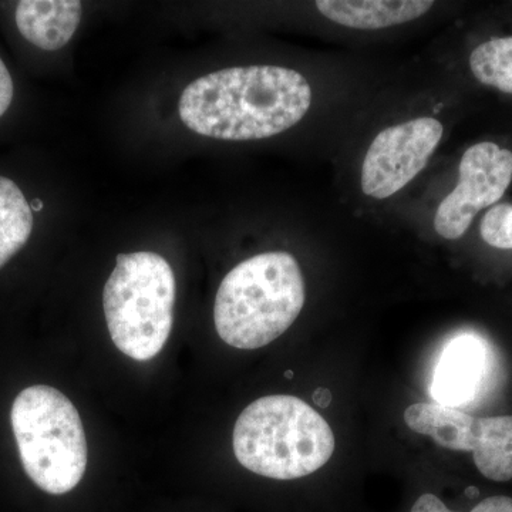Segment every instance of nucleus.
Masks as SVG:
<instances>
[{
	"instance_id": "obj_13",
	"label": "nucleus",
	"mask_w": 512,
	"mask_h": 512,
	"mask_svg": "<svg viewBox=\"0 0 512 512\" xmlns=\"http://www.w3.org/2000/svg\"><path fill=\"white\" fill-rule=\"evenodd\" d=\"M33 231L32 207L22 190L0 177V268L25 247Z\"/></svg>"
},
{
	"instance_id": "obj_18",
	"label": "nucleus",
	"mask_w": 512,
	"mask_h": 512,
	"mask_svg": "<svg viewBox=\"0 0 512 512\" xmlns=\"http://www.w3.org/2000/svg\"><path fill=\"white\" fill-rule=\"evenodd\" d=\"M320 393H322V396L313 397V399H315V403L320 404V406H322V407L328 406V404L330 402V393L328 392V390H325V389H320Z\"/></svg>"
},
{
	"instance_id": "obj_1",
	"label": "nucleus",
	"mask_w": 512,
	"mask_h": 512,
	"mask_svg": "<svg viewBox=\"0 0 512 512\" xmlns=\"http://www.w3.org/2000/svg\"><path fill=\"white\" fill-rule=\"evenodd\" d=\"M312 104L303 74L281 66L231 67L185 87L181 121L200 136L254 141L278 136L299 123Z\"/></svg>"
},
{
	"instance_id": "obj_4",
	"label": "nucleus",
	"mask_w": 512,
	"mask_h": 512,
	"mask_svg": "<svg viewBox=\"0 0 512 512\" xmlns=\"http://www.w3.org/2000/svg\"><path fill=\"white\" fill-rule=\"evenodd\" d=\"M23 470L47 494L63 495L83 480L87 439L80 414L59 390L35 384L20 392L10 412Z\"/></svg>"
},
{
	"instance_id": "obj_9",
	"label": "nucleus",
	"mask_w": 512,
	"mask_h": 512,
	"mask_svg": "<svg viewBox=\"0 0 512 512\" xmlns=\"http://www.w3.org/2000/svg\"><path fill=\"white\" fill-rule=\"evenodd\" d=\"M82 18L77 0H23L16 8L19 32L32 45L55 52L70 42Z\"/></svg>"
},
{
	"instance_id": "obj_15",
	"label": "nucleus",
	"mask_w": 512,
	"mask_h": 512,
	"mask_svg": "<svg viewBox=\"0 0 512 512\" xmlns=\"http://www.w3.org/2000/svg\"><path fill=\"white\" fill-rule=\"evenodd\" d=\"M480 234L490 247L512 249V205L497 204L485 212Z\"/></svg>"
},
{
	"instance_id": "obj_12",
	"label": "nucleus",
	"mask_w": 512,
	"mask_h": 512,
	"mask_svg": "<svg viewBox=\"0 0 512 512\" xmlns=\"http://www.w3.org/2000/svg\"><path fill=\"white\" fill-rule=\"evenodd\" d=\"M473 460L481 474L495 483L512 478V416L477 417Z\"/></svg>"
},
{
	"instance_id": "obj_2",
	"label": "nucleus",
	"mask_w": 512,
	"mask_h": 512,
	"mask_svg": "<svg viewBox=\"0 0 512 512\" xmlns=\"http://www.w3.org/2000/svg\"><path fill=\"white\" fill-rule=\"evenodd\" d=\"M305 299V279L295 256L282 251L255 255L221 282L215 329L232 348L261 349L291 328Z\"/></svg>"
},
{
	"instance_id": "obj_7",
	"label": "nucleus",
	"mask_w": 512,
	"mask_h": 512,
	"mask_svg": "<svg viewBox=\"0 0 512 512\" xmlns=\"http://www.w3.org/2000/svg\"><path fill=\"white\" fill-rule=\"evenodd\" d=\"M458 174L457 187L440 202L433 221L448 241L464 237L478 212L504 197L512 181V151L488 141L474 144L461 157Z\"/></svg>"
},
{
	"instance_id": "obj_11",
	"label": "nucleus",
	"mask_w": 512,
	"mask_h": 512,
	"mask_svg": "<svg viewBox=\"0 0 512 512\" xmlns=\"http://www.w3.org/2000/svg\"><path fill=\"white\" fill-rule=\"evenodd\" d=\"M404 421L414 433L433 439L451 451H473L477 417L437 403H417L407 407Z\"/></svg>"
},
{
	"instance_id": "obj_14",
	"label": "nucleus",
	"mask_w": 512,
	"mask_h": 512,
	"mask_svg": "<svg viewBox=\"0 0 512 512\" xmlns=\"http://www.w3.org/2000/svg\"><path fill=\"white\" fill-rule=\"evenodd\" d=\"M470 69L484 86L512 94V36L493 37L470 56Z\"/></svg>"
},
{
	"instance_id": "obj_17",
	"label": "nucleus",
	"mask_w": 512,
	"mask_h": 512,
	"mask_svg": "<svg viewBox=\"0 0 512 512\" xmlns=\"http://www.w3.org/2000/svg\"><path fill=\"white\" fill-rule=\"evenodd\" d=\"M13 100V80L8 67L0 59V117L8 111Z\"/></svg>"
},
{
	"instance_id": "obj_10",
	"label": "nucleus",
	"mask_w": 512,
	"mask_h": 512,
	"mask_svg": "<svg viewBox=\"0 0 512 512\" xmlns=\"http://www.w3.org/2000/svg\"><path fill=\"white\" fill-rule=\"evenodd\" d=\"M316 8L336 25L359 30L386 29L426 15L431 0H319Z\"/></svg>"
},
{
	"instance_id": "obj_19",
	"label": "nucleus",
	"mask_w": 512,
	"mask_h": 512,
	"mask_svg": "<svg viewBox=\"0 0 512 512\" xmlns=\"http://www.w3.org/2000/svg\"><path fill=\"white\" fill-rule=\"evenodd\" d=\"M30 207H32V211H42L43 202L37 198V200H33L32 204H30Z\"/></svg>"
},
{
	"instance_id": "obj_16",
	"label": "nucleus",
	"mask_w": 512,
	"mask_h": 512,
	"mask_svg": "<svg viewBox=\"0 0 512 512\" xmlns=\"http://www.w3.org/2000/svg\"><path fill=\"white\" fill-rule=\"evenodd\" d=\"M410 512H460L447 507L437 495L423 494L414 503ZM471 512H512V498L507 495H494L484 498Z\"/></svg>"
},
{
	"instance_id": "obj_6",
	"label": "nucleus",
	"mask_w": 512,
	"mask_h": 512,
	"mask_svg": "<svg viewBox=\"0 0 512 512\" xmlns=\"http://www.w3.org/2000/svg\"><path fill=\"white\" fill-rule=\"evenodd\" d=\"M443 133V124L433 117L384 128L363 160L362 191L375 200H387L403 190L429 163Z\"/></svg>"
},
{
	"instance_id": "obj_3",
	"label": "nucleus",
	"mask_w": 512,
	"mask_h": 512,
	"mask_svg": "<svg viewBox=\"0 0 512 512\" xmlns=\"http://www.w3.org/2000/svg\"><path fill=\"white\" fill-rule=\"evenodd\" d=\"M232 444L242 467L286 481L325 466L335 451V436L308 403L276 394L255 400L239 414Z\"/></svg>"
},
{
	"instance_id": "obj_20",
	"label": "nucleus",
	"mask_w": 512,
	"mask_h": 512,
	"mask_svg": "<svg viewBox=\"0 0 512 512\" xmlns=\"http://www.w3.org/2000/svg\"><path fill=\"white\" fill-rule=\"evenodd\" d=\"M285 377H286V379H292V377H293L292 370H288V372L285 373Z\"/></svg>"
},
{
	"instance_id": "obj_5",
	"label": "nucleus",
	"mask_w": 512,
	"mask_h": 512,
	"mask_svg": "<svg viewBox=\"0 0 512 512\" xmlns=\"http://www.w3.org/2000/svg\"><path fill=\"white\" fill-rule=\"evenodd\" d=\"M175 296L174 271L163 256H117L103 291L104 316L116 348L137 362L156 357L173 329Z\"/></svg>"
},
{
	"instance_id": "obj_8",
	"label": "nucleus",
	"mask_w": 512,
	"mask_h": 512,
	"mask_svg": "<svg viewBox=\"0 0 512 512\" xmlns=\"http://www.w3.org/2000/svg\"><path fill=\"white\" fill-rule=\"evenodd\" d=\"M485 353L480 340L460 336L444 349L431 382V397L441 406L463 407L476 396L484 375Z\"/></svg>"
}]
</instances>
